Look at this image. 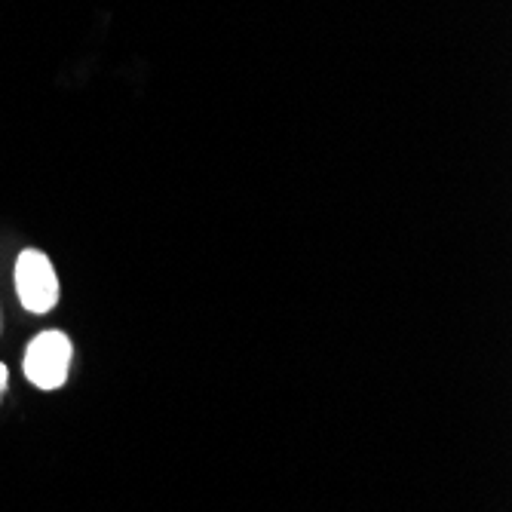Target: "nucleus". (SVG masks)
Masks as SVG:
<instances>
[{
	"mask_svg": "<svg viewBox=\"0 0 512 512\" xmlns=\"http://www.w3.org/2000/svg\"><path fill=\"white\" fill-rule=\"evenodd\" d=\"M74 347L65 332H40L25 350V375L40 390H59L68 378Z\"/></svg>",
	"mask_w": 512,
	"mask_h": 512,
	"instance_id": "1",
	"label": "nucleus"
},
{
	"mask_svg": "<svg viewBox=\"0 0 512 512\" xmlns=\"http://www.w3.org/2000/svg\"><path fill=\"white\" fill-rule=\"evenodd\" d=\"M16 292L25 310L50 313L59 304V276L40 249H25L16 261Z\"/></svg>",
	"mask_w": 512,
	"mask_h": 512,
	"instance_id": "2",
	"label": "nucleus"
},
{
	"mask_svg": "<svg viewBox=\"0 0 512 512\" xmlns=\"http://www.w3.org/2000/svg\"><path fill=\"white\" fill-rule=\"evenodd\" d=\"M7 384H10V371L4 362H0V399H4V393H7Z\"/></svg>",
	"mask_w": 512,
	"mask_h": 512,
	"instance_id": "3",
	"label": "nucleus"
},
{
	"mask_svg": "<svg viewBox=\"0 0 512 512\" xmlns=\"http://www.w3.org/2000/svg\"><path fill=\"white\" fill-rule=\"evenodd\" d=\"M0 329H4V313H0Z\"/></svg>",
	"mask_w": 512,
	"mask_h": 512,
	"instance_id": "4",
	"label": "nucleus"
}]
</instances>
